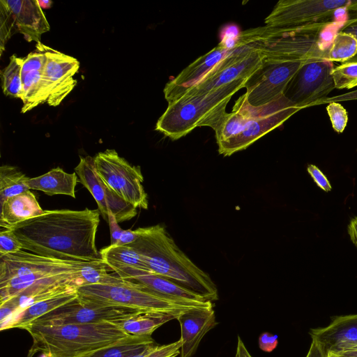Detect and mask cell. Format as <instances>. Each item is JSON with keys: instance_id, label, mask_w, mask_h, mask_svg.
I'll use <instances>...</instances> for the list:
<instances>
[{"instance_id": "cell-18", "label": "cell", "mask_w": 357, "mask_h": 357, "mask_svg": "<svg viewBox=\"0 0 357 357\" xmlns=\"http://www.w3.org/2000/svg\"><path fill=\"white\" fill-rule=\"evenodd\" d=\"M314 341L326 354L357 347V314L336 316L325 326L310 331Z\"/></svg>"}, {"instance_id": "cell-8", "label": "cell", "mask_w": 357, "mask_h": 357, "mask_svg": "<svg viewBox=\"0 0 357 357\" xmlns=\"http://www.w3.org/2000/svg\"><path fill=\"white\" fill-rule=\"evenodd\" d=\"M357 0H280L265 19L270 35L321 32L338 9L350 10Z\"/></svg>"}, {"instance_id": "cell-4", "label": "cell", "mask_w": 357, "mask_h": 357, "mask_svg": "<svg viewBox=\"0 0 357 357\" xmlns=\"http://www.w3.org/2000/svg\"><path fill=\"white\" fill-rule=\"evenodd\" d=\"M299 110L284 96L265 105L252 107L243 94L215 130L219 153L229 156L245 149Z\"/></svg>"}, {"instance_id": "cell-42", "label": "cell", "mask_w": 357, "mask_h": 357, "mask_svg": "<svg viewBox=\"0 0 357 357\" xmlns=\"http://www.w3.org/2000/svg\"><path fill=\"white\" fill-rule=\"evenodd\" d=\"M235 357H252L248 351L244 342L239 335H238L237 337V346Z\"/></svg>"}, {"instance_id": "cell-3", "label": "cell", "mask_w": 357, "mask_h": 357, "mask_svg": "<svg viewBox=\"0 0 357 357\" xmlns=\"http://www.w3.org/2000/svg\"><path fill=\"white\" fill-rule=\"evenodd\" d=\"M128 245L142 257L149 271L165 277L211 302L218 299L216 284L176 245L161 225L144 227V234Z\"/></svg>"}, {"instance_id": "cell-10", "label": "cell", "mask_w": 357, "mask_h": 357, "mask_svg": "<svg viewBox=\"0 0 357 357\" xmlns=\"http://www.w3.org/2000/svg\"><path fill=\"white\" fill-rule=\"evenodd\" d=\"M334 68L333 62L325 58L310 59L291 78L283 96L299 109L319 104L335 89Z\"/></svg>"}, {"instance_id": "cell-35", "label": "cell", "mask_w": 357, "mask_h": 357, "mask_svg": "<svg viewBox=\"0 0 357 357\" xmlns=\"http://www.w3.org/2000/svg\"><path fill=\"white\" fill-rule=\"evenodd\" d=\"M23 250L16 235L10 229L1 227L0 231V256L15 253Z\"/></svg>"}, {"instance_id": "cell-39", "label": "cell", "mask_w": 357, "mask_h": 357, "mask_svg": "<svg viewBox=\"0 0 357 357\" xmlns=\"http://www.w3.org/2000/svg\"><path fill=\"white\" fill-rule=\"evenodd\" d=\"M351 14L347 20L345 21L340 31L349 33L355 36L357 38V10H351ZM357 61V54L351 60L347 62Z\"/></svg>"}, {"instance_id": "cell-33", "label": "cell", "mask_w": 357, "mask_h": 357, "mask_svg": "<svg viewBox=\"0 0 357 357\" xmlns=\"http://www.w3.org/2000/svg\"><path fill=\"white\" fill-rule=\"evenodd\" d=\"M179 340L167 344H152L132 357H176L180 354Z\"/></svg>"}, {"instance_id": "cell-7", "label": "cell", "mask_w": 357, "mask_h": 357, "mask_svg": "<svg viewBox=\"0 0 357 357\" xmlns=\"http://www.w3.org/2000/svg\"><path fill=\"white\" fill-rule=\"evenodd\" d=\"M79 296L87 301L140 312H162L181 314L192 308L212 305L210 301H193L162 295L144 285L120 279L113 283L83 285Z\"/></svg>"}, {"instance_id": "cell-14", "label": "cell", "mask_w": 357, "mask_h": 357, "mask_svg": "<svg viewBox=\"0 0 357 357\" xmlns=\"http://www.w3.org/2000/svg\"><path fill=\"white\" fill-rule=\"evenodd\" d=\"M137 312L140 311L93 303L78 296L75 300L46 314L31 324L43 325L96 324L113 321Z\"/></svg>"}, {"instance_id": "cell-30", "label": "cell", "mask_w": 357, "mask_h": 357, "mask_svg": "<svg viewBox=\"0 0 357 357\" xmlns=\"http://www.w3.org/2000/svg\"><path fill=\"white\" fill-rule=\"evenodd\" d=\"M357 54V38L353 34L337 32L328 47V60L345 63Z\"/></svg>"}, {"instance_id": "cell-25", "label": "cell", "mask_w": 357, "mask_h": 357, "mask_svg": "<svg viewBox=\"0 0 357 357\" xmlns=\"http://www.w3.org/2000/svg\"><path fill=\"white\" fill-rule=\"evenodd\" d=\"M180 314L162 312H137L113 321L125 333L134 335H151L159 327Z\"/></svg>"}, {"instance_id": "cell-2", "label": "cell", "mask_w": 357, "mask_h": 357, "mask_svg": "<svg viewBox=\"0 0 357 357\" xmlns=\"http://www.w3.org/2000/svg\"><path fill=\"white\" fill-rule=\"evenodd\" d=\"M83 261L22 250L0 256V303L11 300L20 311L40 300L77 289L82 285Z\"/></svg>"}, {"instance_id": "cell-37", "label": "cell", "mask_w": 357, "mask_h": 357, "mask_svg": "<svg viewBox=\"0 0 357 357\" xmlns=\"http://www.w3.org/2000/svg\"><path fill=\"white\" fill-rule=\"evenodd\" d=\"M278 335L268 332H264L260 334L258 338L259 347L265 352L273 351L278 346Z\"/></svg>"}, {"instance_id": "cell-32", "label": "cell", "mask_w": 357, "mask_h": 357, "mask_svg": "<svg viewBox=\"0 0 357 357\" xmlns=\"http://www.w3.org/2000/svg\"><path fill=\"white\" fill-rule=\"evenodd\" d=\"M332 75L337 89L357 86V61L345 62L335 67Z\"/></svg>"}, {"instance_id": "cell-16", "label": "cell", "mask_w": 357, "mask_h": 357, "mask_svg": "<svg viewBox=\"0 0 357 357\" xmlns=\"http://www.w3.org/2000/svg\"><path fill=\"white\" fill-rule=\"evenodd\" d=\"M47 61L44 79L48 98L47 103L56 107L67 97L77 84L73 78L79 68L75 58L65 54L45 45Z\"/></svg>"}, {"instance_id": "cell-44", "label": "cell", "mask_w": 357, "mask_h": 357, "mask_svg": "<svg viewBox=\"0 0 357 357\" xmlns=\"http://www.w3.org/2000/svg\"><path fill=\"white\" fill-rule=\"evenodd\" d=\"M305 357H326V355L320 347L314 341H312Z\"/></svg>"}, {"instance_id": "cell-23", "label": "cell", "mask_w": 357, "mask_h": 357, "mask_svg": "<svg viewBox=\"0 0 357 357\" xmlns=\"http://www.w3.org/2000/svg\"><path fill=\"white\" fill-rule=\"evenodd\" d=\"M130 281H135L150 290L169 297L193 301H208L165 277L146 270L138 269Z\"/></svg>"}, {"instance_id": "cell-21", "label": "cell", "mask_w": 357, "mask_h": 357, "mask_svg": "<svg viewBox=\"0 0 357 357\" xmlns=\"http://www.w3.org/2000/svg\"><path fill=\"white\" fill-rule=\"evenodd\" d=\"M78 296L77 289H73L36 301L19 311L6 330L13 328L22 329L36 319L75 300Z\"/></svg>"}, {"instance_id": "cell-31", "label": "cell", "mask_w": 357, "mask_h": 357, "mask_svg": "<svg viewBox=\"0 0 357 357\" xmlns=\"http://www.w3.org/2000/svg\"><path fill=\"white\" fill-rule=\"evenodd\" d=\"M110 270L102 259L83 261L80 268L82 285L113 283L121 278L107 273Z\"/></svg>"}, {"instance_id": "cell-28", "label": "cell", "mask_w": 357, "mask_h": 357, "mask_svg": "<svg viewBox=\"0 0 357 357\" xmlns=\"http://www.w3.org/2000/svg\"><path fill=\"white\" fill-rule=\"evenodd\" d=\"M17 167L3 165L0 167V205L8 198L30 190L29 180Z\"/></svg>"}, {"instance_id": "cell-19", "label": "cell", "mask_w": 357, "mask_h": 357, "mask_svg": "<svg viewBox=\"0 0 357 357\" xmlns=\"http://www.w3.org/2000/svg\"><path fill=\"white\" fill-rule=\"evenodd\" d=\"M176 319L181 328V357H192L204 335L218 324L213 305L190 309Z\"/></svg>"}, {"instance_id": "cell-1", "label": "cell", "mask_w": 357, "mask_h": 357, "mask_svg": "<svg viewBox=\"0 0 357 357\" xmlns=\"http://www.w3.org/2000/svg\"><path fill=\"white\" fill-rule=\"evenodd\" d=\"M98 209L45 210L11 228L23 249L47 257L74 261L100 260L96 236Z\"/></svg>"}, {"instance_id": "cell-34", "label": "cell", "mask_w": 357, "mask_h": 357, "mask_svg": "<svg viewBox=\"0 0 357 357\" xmlns=\"http://www.w3.org/2000/svg\"><path fill=\"white\" fill-rule=\"evenodd\" d=\"M333 128L338 133L344 131L348 121V114L344 107L336 102H331L326 107Z\"/></svg>"}, {"instance_id": "cell-43", "label": "cell", "mask_w": 357, "mask_h": 357, "mask_svg": "<svg viewBox=\"0 0 357 357\" xmlns=\"http://www.w3.org/2000/svg\"><path fill=\"white\" fill-rule=\"evenodd\" d=\"M326 357H357V347L339 352L328 353Z\"/></svg>"}, {"instance_id": "cell-22", "label": "cell", "mask_w": 357, "mask_h": 357, "mask_svg": "<svg viewBox=\"0 0 357 357\" xmlns=\"http://www.w3.org/2000/svg\"><path fill=\"white\" fill-rule=\"evenodd\" d=\"M101 259L118 277L126 280L134 268L149 271L141 255L131 246L111 245L100 251Z\"/></svg>"}, {"instance_id": "cell-15", "label": "cell", "mask_w": 357, "mask_h": 357, "mask_svg": "<svg viewBox=\"0 0 357 357\" xmlns=\"http://www.w3.org/2000/svg\"><path fill=\"white\" fill-rule=\"evenodd\" d=\"M236 37H228L226 34L222 41L211 51L201 56L176 77L168 82L163 90L168 103L180 98L189 88L199 82L212 68L224 59L234 46Z\"/></svg>"}, {"instance_id": "cell-38", "label": "cell", "mask_w": 357, "mask_h": 357, "mask_svg": "<svg viewBox=\"0 0 357 357\" xmlns=\"http://www.w3.org/2000/svg\"><path fill=\"white\" fill-rule=\"evenodd\" d=\"M144 231V227L137 228L135 230L124 229V231L116 243V246H122L129 245L136 241Z\"/></svg>"}, {"instance_id": "cell-29", "label": "cell", "mask_w": 357, "mask_h": 357, "mask_svg": "<svg viewBox=\"0 0 357 357\" xmlns=\"http://www.w3.org/2000/svg\"><path fill=\"white\" fill-rule=\"evenodd\" d=\"M24 58L13 54L8 65L1 71V87L6 96L22 99L21 73Z\"/></svg>"}, {"instance_id": "cell-41", "label": "cell", "mask_w": 357, "mask_h": 357, "mask_svg": "<svg viewBox=\"0 0 357 357\" xmlns=\"http://www.w3.org/2000/svg\"><path fill=\"white\" fill-rule=\"evenodd\" d=\"M347 233L351 241L357 248V216L351 218L347 225Z\"/></svg>"}, {"instance_id": "cell-26", "label": "cell", "mask_w": 357, "mask_h": 357, "mask_svg": "<svg viewBox=\"0 0 357 357\" xmlns=\"http://www.w3.org/2000/svg\"><path fill=\"white\" fill-rule=\"evenodd\" d=\"M75 172L79 177V181L89 191L96 200L100 215L108 221L106 205V184L97 173L94 158L82 157L79 164L75 168Z\"/></svg>"}, {"instance_id": "cell-24", "label": "cell", "mask_w": 357, "mask_h": 357, "mask_svg": "<svg viewBox=\"0 0 357 357\" xmlns=\"http://www.w3.org/2000/svg\"><path fill=\"white\" fill-rule=\"evenodd\" d=\"M78 182L76 173L69 174L60 167L29 180L30 189L40 190L48 195H66L75 198V190Z\"/></svg>"}, {"instance_id": "cell-36", "label": "cell", "mask_w": 357, "mask_h": 357, "mask_svg": "<svg viewBox=\"0 0 357 357\" xmlns=\"http://www.w3.org/2000/svg\"><path fill=\"white\" fill-rule=\"evenodd\" d=\"M307 171L318 187L325 192H330L332 186L323 172L314 165H307Z\"/></svg>"}, {"instance_id": "cell-20", "label": "cell", "mask_w": 357, "mask_h": 357, "mask_svg": "<svg viewBox=\"0 0 357 357\" xmlns=\"http://www.w3.org/2000/svg\"><path fill=\"white\" fill-rule=\"evenodd\" d=\"M43 212L34 194L28 190L8 198L1 205L0 226L10 229Z\"/></svg>"}, {"instance_id": "cell-17", "label": "cell", "mask_w": 357, "mask_h": 357, "mask_svg": "<svg viewBox=\"0 0 357 357\" xmlns=\"http://www.w3.org/2000/svg\"><path fill=\"white\" fill-rule=\"evenodd\" d=\"M47 61L45 45L36 43V50L25 58L22 68V113L47 102V90L44 79V71Z\"/></svg>"}, {"instance_id": "cell-13", "label": "cell", "mask_w": 357, "mask_h": 357, "mask_svg": "<svg viewBox=\"0 0 357 357\" xmlns=\"http://www.w3.org/2000/svg\"><path fill=\"white\" fill-rule=\"evenodd\" d=\"M320 33L270 35L267 30V36L261 42L259 50L265 59L270 60L303 61L317 56H324L328 59L329 46L323 47Z\"/></svg>"}, {"instance_id": "cell-5", "label": "cell", "mask_w": 357, "mask_h": 357, "mask_svg": "<svg viewBox=\"0 0 357 357\" xmlns=\"http://www.w3.org/2000/svg\"><path fill=\"white\" fill-rule=\"evenodd\" d=\"M32 337L35 351L47 357H85L129 335L114 321L89 324L43 325L22 328Z\"/></svg>"}, {"instance_id": "cell-9", "label": "cell", "mask_w": 357, "mask_h": 357, "mask_svg": "<svg viewBox=\"0 0 357 357\" xmlns=\"http://www.w3.org/2000/svg\"><path fill=\"white\" fill-rule=\"evenodd\" d=\"M94 162L97 173L109 188L137 208H148V195L139 166L132 165L114 149L99 152Z\"/></svg>"}, {"instance_id": "cell-27", "label": "cell", "mask_w": 357, "mask_h": 357, "mask_svg": "<svg viewBox=\"0 0 357 357\" xmlns=\"http://www.w3.org/2000/svg\"><path fill=\"white\" fill-rule=\"evenodd\" d=\"M151 335H129L119 342L85 357H132L154 344Z\"/></svg>"}, {"instance_id": "cell-40", "label": "cell", "mask_w": 357, "mask_h": 357, "mask_svg": "<svg viewBox=\"0 0 357 357\" xmlns=\"http://www.w3.org/2000/svg\"><path fill=\"white\" fill-rule=\"evenodd\" d=\"M108 215V223L110 229V236H111V245H114L116 244L121 236H122L124 229H121L119 225L118 222L116 221L115 217L112 213L110 211H107Z\"/></svg>"}, {"instance_id": "cell-12", "label": "cell", "mask_w": 357, "mask_h": 357, "mask_svg": "<svg viewBox=\"0 0 357 357\" xmlns=\"http://www.w3.org/2000/svg\"><path fill=\"white\" fill-rule=\"evenodd\" d=\"M50 29L37 0L0 1V51L15 33L24 35L28 42L41 43V35Z\"/></svg>"}, {"instance_id": "cell-45", "label": "cell", "mask_w": 357, "mask_h": 357, "mask_svg": "<svg viewBox=\"0 0 357 357\" xmlns=\"http://www.w3.org/2000/svg\"><path fill=\"white\" fill-rule=\"evenodd\" d=\"M40 7L43 8H50L52 7V1L50 0H37Z\"/></svg>"}, {"instance_id": "cell-6", "label": "cell", "mask_w": 357, "mask_h": 357, "mask_svg": "<svg viewBox=\"0 0 357 357\" xmlns=\"http://www.w3.org/2000/svg\"><path fill=\"white\" fill-rule=\"evenodd\" d=\"M245 82H238L202 95L180 97L168 103L155 130L172 140L185 136L197 127L209 126L215 130L227 113L231 96Z\"/></svg>"}, {"instance_id": "cell-11", "label": "cell", "mask_w": 357, "mask_h": 357, "mask_svg": "<svg viewBox=\"0 0 357 357\" xmlns=\"http://www.w3.org/2000/svg\"><path fill=\"white\" fill-rule=\"evenodd\" d=\"M317 57L328 59L324 56ZM312 59L303 61L264 59L261 66L245 84L246 92L244 95L248 102L252 107H260L279 99L283 96L287 84L297 71Z\"/></svg>"}]
</instances>
